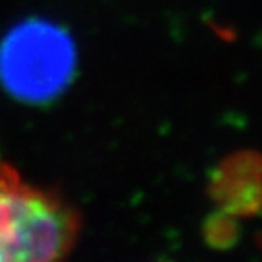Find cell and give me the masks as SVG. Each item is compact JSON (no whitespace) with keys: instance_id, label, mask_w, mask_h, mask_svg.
<instances>
[{"instance_id":"6da1fadb","label":"cell","mask_w":262,"mask_h":262,"mask_svg":"<svg viewBox=\"0 0 262 262\" xmlns=\"http://www.w3.org/2000/svg\"><path fill=\"white\" fill-rule=\"evenodd\" d=\"M80 221L55 193L0 164V262H48L73 250Z\"/></svg>"},{"instance_id":"7a4b0ae2","label":"cell","mask_w":262,"mask_h":262,"mask_svg":"<svg viewBox=\"0 0 262 262\" xmlns=\"http://www.w3.org/2000/svg\"><path fill=\"white\" fill-rule=\"evenodd\" d=\"M71 66L70 44L60 33L46 26H31L11 35L2 53L6 82L31 98L51 95L62 86Z\"/></svg>"}]
</instances>
